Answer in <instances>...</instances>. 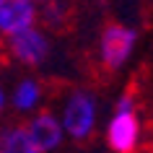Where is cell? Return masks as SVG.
I'll list each match as a JSON object with an SVG mask.
<instances>
[{"label":"cell","instance_id":"1","mask_svg":"<svg viewBox=\"0 0 153 153\" xmlns=\"http://www.w3.org/2000/svg\"><path fill=\"white\" fill-rule=\"evenodd\" d=\"M137 96L125 91L117 99L114 114L106 122V143L114 153H137L143 143V122H140Z\"/></svg>","mask_w":153,"mask_h":153},{"label":"cell","instance_id":"2","mask_svg":"<svg viewBox=\"0 0 153 153\" xmlns=\"http://www.w3.org/2000/svg\"><path fill=\"white\" fill-rule=\"evenodd\" d=\"M96 122H99L96 96L86 88H75L62 104V117H60L62 132L70 135L73 140H86L94 135Z\"/></svg>","mask_w":153,"mask_h":153},{"label":"cell","instance_id":"3","mask_svg":"<svg viewBox=\"0 0 153 153\" xmlns=\"http://www.w3.org/2000/svg\"><path fill=\"white\" fill-rule=\"evenodd\" d=\"M137 44V31L122 24H109L99 36V62L104 70H120L127 62Z\"/></svg>","mask_w":153,"mask_h":153},{"label":"cell","instance_id":"4","mask_svg":"<svg viewBox=\"0 0 153 153\" xmlns=\"http://www.w3.org/2000/svg\"><path fill=\"white\" fill-rule=\"evenodd\" d=\"M8 49L18 62L42 65L49 55V42H47V34L42 31L39 26H29V29L13 34L8 39Z\"/></svg>","mask_w":153,"mask_h":153},{"label":"cell","instance_id":"5","mask_svg":"<svg viewBox=\"0 0 153 153\" xmlns=\"http://www.w3.org/2000/svg\"><path fill=\"white\" fill-rule=\"evenodd\" d=\"M36 21L34 0H0V36L10 39L13 34L36 26Z\"/></svg>","mask_w":153,"mask_h":153},{"label":"cell","instance_id":"6","mask_svg":"<svg viewBox=\"0 0 153 153\" xmlns=\"http://www.w3.org/2000/svg\"><path fill=\"white\" fill-rule=\"evenodd\" d=\"M26 130H29L34 145H36L42 153L55 151L57 145L62 143V137H65L62 125H60V120H57L52 112H39L36 117H31V122L26 125Z\"/></svg>","mask_w":153,"mask_h":153},{"label":"cell","instance_id":"7","mask_svg":"<svg viewBox=\"0 0 153 153\" xmlns=\"http://www.w3.org/2000/svg\"><path fill=\"white\" fill-rule=\"evenodd\" d=\"M70 13H73L70 0H42V8H36V18H42V24L55 31L68 26Z\"/></svg>","mask_w":153,"mask_h":153},{"label":"cell","instance_id":"8","mask_svg":"<svg viewBox=\"0 0 153 153\" xmlns=\"http://www.w3.org/2000/svg\"><path fill=\"white\" fill-rule=\"evenodd\" d=\"M0 151L3 153H42L36 145H34L29 130L24 127H10L0 135Z\"/></svg>","mask_w":153,"mask_h":153},{"label":"cell","instance_id":"9","mask_svg":"<svg viewBox=\"0 0 153 153\" xmlns=\"http://www.w3.org/2000/svg\"><path fill=\"white\" fill-rule=\"evenodd\" d=\"M42 94H44V88H42L39 81H31V78H26V81H21L16 86V94H13V106L16 109H21V112H31V109H36L42 101Z\"/></svg>","mask_w":153,"mask_h":153},{"label":"cell","instance_id":"10","mask_svg":"<svg viewBox=\"0 0 153 153\" xmlns=\"http://www.w3.org/2000/svg\"><path fill=\"white\" fill-rule=\"evenodd\" d=\"M0 109H3V91H0Z\"/></svg>","mask_w":153,"mask_h":153},{"label":"cell","instance_id":"11","mask_svg":"<svg viewBox=\"0 0 153 153\" xmlns=\"http://www.w3.org/2000/svg\"><path fill=\"white\" fill-rule=\"evenodd\" d=\"M151 153H153V143H151Z\"/></svg>","mask_w":153,"mask_h":153},{"label":"cell","instance_id":"12","mask_svg":"<svg viewBox=\"0 0 153 153\" xmlns=\"http://www.w3.org/2000/svg\"><path fill=\"white\" fill-rule=\"evenodd\" d=\"M34 3H42V0H34Z\"/></svg>","mask_w":153,"mask_h":153},{"label":"cell","instance_id":"13","mask_svg":"<svg viewBox=\"0 0 153 153\" xmlns=\"http://www.w3.org/2000/svg\"><path fill=\"white\" fill-rule=\"evenodd\" d=\"M0 153H3V151H0Z\"/></svg>","mask_w":153,"mask_h":153}]
</instances>
